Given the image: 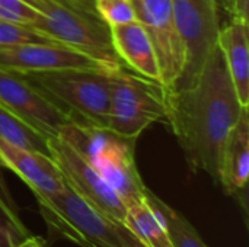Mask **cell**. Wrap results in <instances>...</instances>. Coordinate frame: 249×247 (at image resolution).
Wrapping results in <instances>:
<instances>
[{"label":"cell","instance_id":"20","mask_svg":"<svg viewBox=\"0 0 249 247\" xmlns=\"http://www.w3.org/2000/svg\"><path fill=\"white\" fill-rule=\"evenodd\" d=\"M31 42L60 44L55 39L47 36L45 33H42L39 31H35L31 26L0 20V47L19 45V44H31Z\"/></svg>","mask_w":249,"mask_h":247},{"label":"cell","instance_id":"15","mask_svg":"<svg viewBox=\"0 0 249 247\" xmlns=\"http://www.w3.org/2000/svg\"><path fill=\"white\" fill-rule=\"evenodd\" d=\"M217 45L223 54L239 103L249 108L248 22L231 19L226 26L220 28Z\"/></svg>","mask_w":249,"mask_h":247},{"label":"cell","instance_id":"12","mask_svg":"<svg viewBox=\"0 0 249 247\" xmlns=\"http://www.w3.org/2000/svg\"><path fill=\"white\" fill-rule=\"evenodd\" d=\"M0 167L19 176L35 197H50L66 186L60 169L50 156L3 140H0Z\"/></svg>","mask_w":249,"mask_h":247},{"label":"cell","instance_id":"2","mask_svg":"<svg viewBox=\"0 0 249 247\" xmlns=\"http://www.w3.org/2000/svg\"><path fill=\"white\" fill-rule=\"evenodd\" d=\"M35 198L54 237L80 247H146L124 223L89 205L67 183L54 195Z\"/></svg>","mask_w":249,"mask_h":247},{"label":"cell","instance_id":"13","mask_svg":"<svg viewBox=\"0 0 249 247\" xmlns=\"http://www.w3.org/2000/svg\"><path fill=\"white\" fill-rule=\"evenodd\" d=\"M111 41L114 49L124 66L137 74L159 82L160 71L158 58L149 35L139 20L111 26Z\"/></svg>","mask_w":249,"mask_h":247},{"label":"cell","instance_id":"8","mask_svg":"<svg viewBox=\"0 0 249 247\" xmlns=\"http://www.w3.org/2000/svg\"><path fill=\"white\" fill-rule=\"evenodd\" d=\"M48 148L51 159L64 178V182L83 201L105 215L124 223L127 205L82 154L60 137L48 138Z\"/></svg>","mask_w":249,"mask_h":247},{"label":"cell","instance_id":"7","mask_svg":"<svg viewBox=\"0 0 249 247\" xmlns=\"http://www.w3.org/2000/svg\"><path fill=\"white\" fill-rule=\"evenodd\" d=\"M219 3L220 0H172L175 23L185 51V66L169 89H187L198 79L209 54L217 45Z\"/></svg>","mask_w":249,"mask_h":247},{"label":"cell","instance_id":"21","mask_svg":"<svg viewBox=\"0 0 249 247\" xmlns=\"http://www.w3.org/2000/svg\"><path fill=\"white\" fill-rule=\"evenodd\" d=\"M95 9L109 28L137 20L131 0H95Z\"/></svg>","mask_w":249,"mask_h":247},{"label":"cell","instance_id":"14","mask_svg":"<svg viewBox=\"0 0 249 247\" xmlns=\"http://www.w3.org/2000/svg\"><path fill=\"white\" fill-rule=\"evenodd\" d=\"M249 176V111L245 108L232 127L222 154L220 183L223 191L232 197L247 194Z\"/></svg>","mask_w":249,"mask_h":247},{"label":"cell","instance_id":"19","mask_svg":"<svg viewBox=\"0 0 249 247\" xmlns=\"http://www.w3.org/2000/svg\"><path fill=\"white\" fill-rule=\"evenodd\" d=\"M29 236V230L0 192V247H16Z\"/></svg>","mask_w":249,"mask_h":247},{"label":"cell","instance_id":"16","mask_svg":"<svg viewBox=\"0 0 249 247\" xmlns=\"http://www.w3.org/2000/svg\"><path fill=\"white\" fill-rule=\"evenodd\" d=\"M124 224L146 247H174L160 215L146 199L127 207Z\"/></svg>","mask_w":249,"mask_h":247},{"label":"cell","instance_id":"5","mask_svg":"<svg viewBox=\"0 0 249 247\" xmlns=\"http://www.w3.org/2000/svg\"><path fill=\"white\" fill-rule=\"evenodd\" d=\"M38 12L35 31L74 48L108 68L125 67L117 55L109 26L98 16L64 6L55 0H25Z\"/></svg>","mask_w":249,"mask_h":247},{"label":"cell","instance_id":"1","mask_svg":"<svg viewBox=\"0 0 249 247\" xmlns=\"http://www.w3.org/2000/svg\"><path fill=\"white\" fill-rule=\"evenodd\" d=\"M244 109L219 45L209 54L193 86L179 90L165 87V122L177 137L188 167L207 173L216 185L220 183L226 138Z\"/></svg>","mask_w":249,"mask_h":247},{"label":"cell","instance_id":"25","mask_svg":"<svg viewBox=\"0 0 249 247\" xmlns=\"http://www.w3.org/2000/svg\"><path fill=\"white\" fill-rule=\"evenodd\" d=\"M16 247H47V245H45V242L42 239L35 237V236L31 234L29 237H26L25 240H22Z\"/></svg>","mask_w":249,"mask_h":247},{"label":"cell","instance_id":"18","mask_svg":"<svg viewBox=\"0 0 249 247\" xmlns=\"http://www.w3.org/2000/svg\"><path fill=\"white\" fill-rule=\"evenodd\" d=\"M0 140L15 144L22 148H28L45 156H50L48 138L32 130L29 125L16 118L4 106L0 105Z\"/></svg>","mask_w":249,"mask_h":247},{"label":"cell","instance_id":"23","mask_svg":"<svg viewBox=\"0 0 249 247\" xmlns=\"http://www.w3.org/2000/svg\"><path fill=\"white\" fill-rule=\"evenodd\" d=\"M228 9L231 19H241L249 22V0H220Z\"/></svg>","mask_w":249,"mask_h":247},{"label":"cell","instance_id":"10","mask_svg":"<svg viewBox=\"0 0 249 247\" xmlns=\"http://www.w3.org/2000/svg\"><path fill=\"white\" fill-rule=\"evenodd\" d=\"M0 105L47 138L58 137L70 116L20 73L0 68Z\"/></svg>","mask_w":249,"mask_h":247},{"label":"cell","instance_id":"3","mask_svg":"<svg viewBox=\"0 0 249 247\" xmlns=\"http://www.w3.org/2000/svg\"><path fill=\"white\" fill-rule=\"evenodd\" d=\"M58 137L69 143L101 173L127 207L144 201L147 186L142 181L136 165V140L73 121L63 127Z\"/></svg>","mask_w":249,"mask_h":247},{"label":"cell","instance_id":"24","mask_svg":"<svg viewBox=\"0 0 249 247\" xmlns=\"http://www.w3.org/2000/svg\"><path fill=\"white\" fill-rule=\"evenodd\" d=\"M55 1H58V3H61L64 6H69V7L74 9V10L98 16L96 9H95V0H55Z\"/></svg>","mask_w":249,"mask_h":247},{"label":"cell","instance_id":"6","mask_svg":"<svg viewBox=\"0 0 249 247\" xmlns=\"http://www.w3.org/2000/svg\"><path fill=\"white\" fill-rule=\"evenodd\" d=\"M165 87L159 82L127 67L111 70L109 131L136 140L150 124L165 122Z\"/></svg>","mask_w":249,"mask_h":247},{"label":"cell","instance_id":"17","mask_svg":"<svg viewBox=\"0 0 249 247\" xmlns=\"http://www.w3.org/2000/svg\"><path fill=\"white\" fill-rule=\"evenodd\" d=\"M146 202L160 215L171 243L174 247H209L198 236L193 224L177 210L169 207L160 198H158L149 188L144 192Z\"/></svg>","mask_w":249,"mask_h":247},{"label":"cell","instance_id":"11","mask_svg":"<svg viewBox=\"0 0 249 247\" xmlns=\"http://www.w3.org/2000/svg\"><path fill=\"white\" fill-rule=\"evenodd\" d=\"M0 68L41 73L67 68H108L95 58L63 44H19L0 47Z\"/></svg>","mask_w":249,"mask_h":247},{"label":"cell","instance_id":"22","mask_svg":"<svg viewBox=\"0 0 249 247\" xmlns=\"http://www.w3.org/2000/svg\"><path fill=\"white\" fill-rule=\"evenodd\" d=\"M0 20L34 28L38 12L25 0H0Z\"/></svg>","mask_w":249,"mask_h":247},{"label":"cell","instance_id":"4","mask_svg":"<svg viewBox=\"0 0 249 247\" xmlns=\"http://www.w3.org/2000/svg\"><path fill=\"white\" fill-rule=\"evenodd\" d=\"M111 70L114 68H67L20 74L73 122L108 130Z\"/></svg>","mask_w":249,"mask_h":247},{"label":"cell","instance_id":"9","mask_svg":"<svg viewBox=\"0 0 249 247\" xmlns=\"http://www.w3.org/2000/svg\"><path fill=\"white\" fill-rule=\"evenodd\" d=\"M136 19L149 35L160 71V84L172 87L185 66V51L175 23L172 0H131Z\"/></svg>","mask_w":249,"mask_h":247}]
</instances>
